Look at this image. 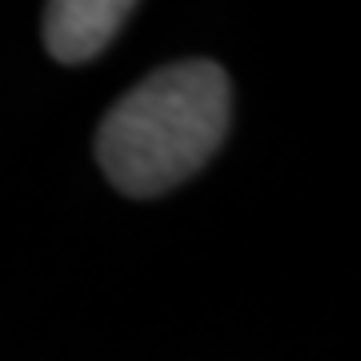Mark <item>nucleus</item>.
Here are the masks:
<instances>
[{
  "label": "nucleus",
  "instance_id": "2",
  "mask_svg": "<svg viewBox=\"0 0 361 361\" xmlns=\"http://www.w3.org/2000/svg\"><path fill=\"white\" fill-rule=\"evenodd\" d=\"M137 13L129 0H56L44 8V49L61 65H85Z\"/></svg>",
  "mask_w": 361,
  "mask_h": 361
},
{
  "label": "nucleus",
  "instance_id": "1",
  "mask_svg": "<svg viewBox=\"0 0 361 361\" xmlns=\"http://www.w3.org/2000/svg\"><path fill=\"white\" fill-rule=\"evenodd\" d=\"M229 109L233 92L221 65H165L109 109L97 133V161L113 189L129 197H161L221 149Z\"/></svg>",
  "mask_w": 361,
  "mask_h": 361
}]
</instances>
